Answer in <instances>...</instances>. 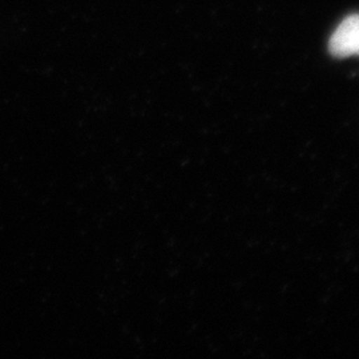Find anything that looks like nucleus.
I'll use <instances>...</instances> for the list:
<instances>
[{
	"label": "nucleus",
	"mask_w": 359,
	"mask_h": 359,
	"mask_svg": "<svg viewBox=\"0 0 359 359\" xmlns=\"http://www.w3.org/2000/svg\"><path fill=\"white\" fill-rule=\"evenodd\" d=\"M329 51L334 57L359 56V13L345 18L329 40Z\"/></svg>",
	"instance_id": "obj_1"
}]
</instances>
